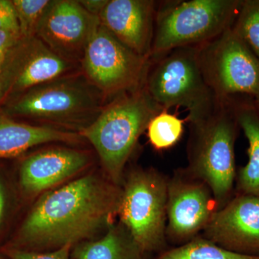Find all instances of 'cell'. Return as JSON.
I'll use <instances>...</instances> for the list:
<instances>
[{"label":"cell","instance_id":"obj_1","mask_svg":"<svg viewBox=\"0 0 259 259\" xmlns=\"http://www.w3.org/2000/svg\"><path fill=\"white\" fill-rule=\"evenodd\" d=\"M121 194L122 187L93 175L44 192L19 228L12 248L42 252L85 241L113 225Z\"/></svg>","mask_w":259,"mask_h":259},{"label":"cell","instance_id":"obj_2","mask_svg":"<svg viewBox=\"0 0 259 259\" xmlns=\"http://www.w3.org/2000/svg\"><path fill=\"white\" fill-rule=\"evenodd\" d=\"M164 109L145 86L107 102L97 118L80 131L93 145L107 179L122 187L125 166L150 121Z\"/></svg>","mask_w":259,"mask_h":259},{"label":"cell","instance_id":"obj_3","mask_svg":"<svg viewBox=\"0 0 259 259\" xmlns=\"http://www.w3.org/2000/svg\"><path fill=\"white\" fill-rule=\"evenodd\" d=\"M106 100L82 72L42 83L0 107L13 118L79 133L92 123Z\"/></svg>","mask_w":259,"mask_h":259},{"label":"cell","instance_id":"obj_4","mask_svg":"<svg viewBox=\"0 0 259 259\" xmlns=\"http://www.w3.org/2000/svg\"><path fill=\"white\" fill-rule=\"evenodd\" d=\"M189 123L185 170L208 186L221 209L229 202L236 176L234 144L239 125L232 97L218 98L212 111Z\"/></svg>","mask_w":259,"mask_h":259},{"label":"cell","instance_id":"obj_5","mask_svg":"<svg viewBox=\"0 0 259 259\" xmlns=\"http://www.w3.org/2000/svg\"><path fill=\"white\" fill-rule=\"evenodd\" d=\"M241 0L159 2L151 59L177 48L200 46L231 28Z\"/></svg>","mask_w":259,"mask_h":259},{"label":"cell","instance_id":"obj_6","mask_svg":"<svg viewBox=\"0 0 259 259\" xmlns=\"http://www.w3.org/2000/svg\"><path fill=\"white\" fill-rule=\"evenodd\" d=\"M198 52L199 46L180 47L151 59L144 83L149 95L164 110L185 107L189 122L207 115L218 100L204 81Z\"/></svg>","mask_w":259,"mask_h":259},{"label":"cell","instance_id":"obj_7","mask_svg":"<svg viewBox=\"0 0 259 259\" xmlns=\"http://www.w3.org/2000/svg\"><path fill=\"white\" fill-rule=\"evenodd\" d=\"M124 176L120 223L143 251L159 254L167 249L168 180L151 168H133Z\"/></svg>","mask_w":259,"mask_h":259},{"label":"cell","instance_id":"obj_8","mask_svg":"<svg viewBox=\"0 0 259 259\" xmlns=\"http://www.w3.org/2000/svg\"><path fill=\"white\" fill-rule=\"evenodd\" d=\"M151 59L126 47L100 24L80 61L81 72L107 102L144 86Z\"/></svg>","mask_w":259,"mask_h":259},{"label":"cell","instance_id":"obj_9","mask_svg":"<svg viewBox=\"0 0 259 259\" xmlns=\"http://www.w3.org/2000/svg\"><path fill=\"white\" fill-rule=\"evenodd\" d=\"M198 59L204 81L218 98L259 95V59L232 28L199 46Z\"/></svg>","mask_w":259,"mask_h":259},{"label":"cell","instance_id":"obj_10","mask_svg":"<svg viewBox=\"0 0 259 259\" xmlns=\"http://www.w3.org/2000/svg\"><path fill=\"white\" fill-rule=\"evenodd\" d=\"M80 72L79 63L58 55L36 36L22 37L0 72L4 102L42 83Z\"/></svg>","mask_w":259,"mask_h":259},{"label":"cell","instance_id":"obj_11","mask_svg":"<svg viewBox=\"0 0 259 259\" xmlns=\"http://www.w3.org/2000/svg\"><path fill=\"white\" fill-rule=\"evenodd\" d=\"M218 209L208 186L185 170L179 171L168 180L166 239L180 245L192 241Z\"/></svg>","mask_w":259,"mask_h":259},{"label":"cell","instance_id":"obj_12","mask_svg":"<svg viewBox=\"0 0 259 259\" xmlns=\"http://www.w3.org/2000/svg\"><path fill=\"white\" fill-rule=\"evenodd\" d=\"M76 0H51L35 36L51 51L67 60L79 63L89 41L100 25Z\"/></svg>","mask_w":259,"mask_h":259},{"label":"cell","instance_id":"obj_13","mask_svg":"<svg viewBox=\"0 0 259 259\" xmlns=\"http://www.w3.org/2000/svg\"><path fill=\"white\" fill-rule=\"evenodd\" d=\"M201 236L223 248L259 255V197L242 194L217 212Z\"/></svg>","mask_w":259,"mask_h":259},{"label":"cell","instance_id":"obj_14","mask_svg":"<svg viewBox=\"0 0 259 259\" xmlns=\"http://www.w3.org/2000/svg\"><path fill=\"white\" fill-rule=\"evenodd\" d=\"M91 161L90 153L79 148L57 146L39 150L22 161L20 187L29 196L48 192L86 169Z\"/></svg>","mask_w":259,"mask_h":259},{"label":"cell","instance_id":"obj_15","mask_svg":"<svg viewBox=\"0 0 259 259\" xmlns=\"http://www.w3.org/2000/svg\"><path fill=\"white\" fill-rule=\"evenodd\" d=\"M158 3L109 0L99 16L100 23L126 47L151 59Z\"/></svg>","mask_w":259,"mask_h":259},{"label":"cell","instance_id":"obj_16","mask_svg":"<svg viewBox=\"0 0 259 259\" xmlns=\"http://www.w3.org/2000/svg\"><path fill=\"white\" fill-rule=\"evenodd\" d=\"M79 133L52 126L19 122L0 109V159L16 157L30 148L51 143L80 144Z\"/></svg>","mask_w":259,"mask_h":259},{"label":"cell","instance_id":"obj_17","mask_svg":"<svg viewBox=\"0 0 259 259\" xmlns=\"http://www.w3.org/2000/svg\"><path fill=\"white\" fill-rule=\"evenodd\" d=\"M122 225L113 224L97 241H83L74 245L71 259H148Z\"/></svg>","mask_w":259,"mask_h":259},{"label":"cell","instance_id":"obj_18","mask_svg":"<svg viewBox=\"0 0 259 259\" xmlns=\"http://www.w3.org/2000/svg\"><path fill=\"white\" fill-rule=\"evenodd\" d=\"M237 120L248 141V161L239 174L243 194L259 197V113L255 106L235 105Z\"/></svg>","mask_w":259,"mask_h":259},{"label":"cell","instance_id":"obj_19","mask_svg":"<svg viewBox=\"0 0 259 259\" xmlns=\"http://www.w3.org/2000/svg\"><path fill=\"white\" fill-rule=\"evenodd\" d=\"M154 259H259V255L232 251L199 236L185 244L164 250Z\"/></svg>","mask_w":259,"mask_h":259},{"label":"cell","instance_id":"obj_20","mask_svg":"<svg viewBox=\"0 0 259 259\" xmlns=\"http://www.w3.org/2000/svg\"><path fill=\"white\" fill-rule=\"evenodd\" d=\"M187 119L182 120L168 110H163L153 117L146 132L148 141L158 151L169 149L182 139Z\"/></svg>","mask_w":259,"mask_h":259},{"label":"cell","instance_id":"obj_21","mask_svg":"<svg viewBox=\"0 0 259 259\" xmlns=\"http://www.w3.org/2000/svg\"><path fill=\"white\" fill-rule=\"evenodd\" d=\"M259 59V0H243L231 27Z\"/></svg>","mask_w":259,"mask_h":259},{"label":"cell","instance_id":"obj_22","mask_svg":"<svg viewBox=\"0 0 259 259\" xmlns=\"http://www.w3.org/2000/svg\"><path fill=\"white\" fill-rule=\"evenodd\" d=\"M23 37L35 36L37 25L51 0H12Z\"/></svg>","mask_w":259,"mask_h":259},{"label":"cell","instance_id":"obj_23","mask_svg":"<svg viewBox=\"0 0 259 259\" xmlns=\"http://www.w3.org/2000/svg\"><path fill=\"white\" fill-rule=\"evenodd\" d=\"M72 247L66 245L49 252L31 251L10 247L5 250V253L10 259H71Z\"/></svg>","mask_w":259,"mask_h":259},{"label":"cell","instance_id":"obj_24","mask_svg":"<svg viewBox=\"0 0 259 259\" xmlns=\"http://www.w3.org/2000/svg\"><path fill=\"white\" fill-rule=\"evenodd\" d=\"M0 31L20 34L18 19L12 0H0Z\"/></svg>","mask_w":259,"mask_h":259},{"label":"cell","instance_id":"obj_25","mask_svg":"<svg viewBox=\"0 0 259 259\" xmlns=\"http://www.w3.org/2000/svg\"><path fill=\"white\" fill-rule=\"evenodd\" d=\"M21 37L20 34L0 31V72L10 51L18 44Z\"/></svg>","mask_w":259,"mask_h":259},{"label":"cell","instance_id":"obj_26","mask_svg":"<svg viewBox=\"0 0 259 259\" xmlns=\"http://www.w3.org/2000/svg\"><path fill=\"white\" fill-rule=\"evenodd\" d=\"M78 1L88 13L94 16L99 17L106 6L109 0H78Z\"/></svg>","mask_w":259,"mask_h":259},{"label":"cell","instance_id":"obj_27","mask_svg":"<svg viewBox=\"0 0 259 259\" xmlns=\"http://www.w3.org/2000/svg\"><path fill=\"white\" fill-rule=\"evenodd\" d=\"M5 207H6V194L3 181L0 178V226L4 218Z\"/></svg>","mask_w":259,"mask_h":259},{"label":"cell","instance_id":"obj_28","mask_svg":"<svg viewBox=\"0 0 259 259\" xmlns=\"http://www.w3.org/2000/svg\"><path fill=\"white\" fill-rule=\"evenodd\" d=\"M4 95H3V88H2L1 81H0V107L4 103Z\"/></svg>","mask_w":259,"mask_h":259},{"label":"cell","instance_id":"obj_29","mask_svg":"<svg viewBox=\"0 0 259 259\" xmlns=\"http://www.w3.org/2000/svg\"><path fill=\"white\" fill-rule=\"evenodd\" d=\"M255 108H256L257 111L259 113V95L258 96L255 97Z\"/></svg>","mask_w":259,"mask_h":259},{"label":"cell","instance_id":"obj_30","mask_svg":"<svg viewBox=\"0 0 259 259\" xmlns=\"http://www.w3.org/2000/svg\"><path fill=\"white\" fill-rule=\"evenodd\" d=\"M0 259H1V258H0Z\"/></svg>","mask_w":259,"mask_h":259}]
</instances>
